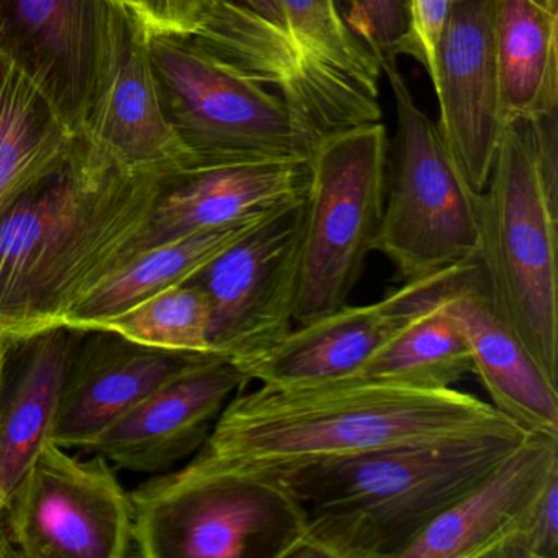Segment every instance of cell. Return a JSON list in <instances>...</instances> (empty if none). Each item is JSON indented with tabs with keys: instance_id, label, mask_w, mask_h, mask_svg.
Here are the masks:
<instances>
[{
	"instance_id": "obj_1",
	"label": "cell",
	"mask_w": 558,
	"mask_h": 558,
	"mask_svg": "<svg viewBox=\"0 0 558 558\" xmlns=\"http://www.w3.org/2000/svg\"><path fill=\"white\" fill-rule=\"evenodd\" d=\"M168 178L130 171L77 136L64 165L0 218V338L27 342L146 251Z\"/></svg>"
},
{
	"instance_id": "obj_2",
	"label": "cell",
	"mask_w": 558,
	"mask_h": 558,
	"mask_svg": "<svg viewBox=\"0 0 558 558\" xmlns=\"http://www.w3.org/2000/svg\"><path fill=\"white\" fill-rule=\"evenodd\" d=\"M525 433L492 403L456 388L377 378L241 388L185 469L277 475L319 460L465 437Z\"/></svg>"
},
{
	"instance_id": "obj_3",
	"label": "cell",
	"mask_w": 558,
	"mask_h": 558,
	"mask_svg": "<svg viewBox=\"0 0 558 558\" xmlns=\"http://www.w3.org/2000/svg\"><path fill=\"white\" fill-rule=\"evenodd\" d=\"M525 434L375 450L277 473L306 506L305 532L293 558H403Z\"/></svg>"
},
{
	"instance_id": "obj_4",
	"label": "cell",
	"mask_w": 558,
	"mask_h": 558,
	"mask_svg": "<svg viewBox=\"0 0 558 558\" xmlns=\"http://www.w3.org/2000/svg\"><path fill=\"white\" fill-rule=\"evenodd\" d=\"M557 243L558 192L542 175L534 123L514 120L480 194L475 259L515 341L558 390Z\"/></svg>"
},
{
	"instance_id": "obj_5",
	"label": "cell",
	"mask_w": 558,
	"mask_h": 558,
	"mask_svg": "<svg viewBox=\"0 0 558 558\" xmlns=\"http://www.w3.org/2000/svg\"><path fill=\"white\" fill-rule=\"evenodd\" d=\"M133 548L145 558H293L306 506L274 475L181 466L130 492Z\"/></svg>"
},
{
	"instance_id": "obj_6",
	"label": "cell",
	"mask_w": 558,
	"mask_h": 558,
	"mask_svg": "<svg viewBox=\"0 0 558 558\" xmlns=\"http://www.w3.org/2000/svg\"><path fill=\"white\" fill-rule=\"evenodd\" d=\"M388 145L384 123L374 122L325 136L310 151L296 323L348 305L377 251Z\"/></svg>"
},
{
	"instance_id": "obj_7",
	"label": "cell",
	"mask_w": 558,
	"mask_h": 558,
	"mask_svg": "<svg viewBox=\"0 0 558 558\" xmlns=\"http://www.w3.org/2000/svg\"><path fill=\"white\" fill-rule=\"evenodd\" d=\"M397 106L377 251L403 280L475 259L480 194L470 187L437 123L411 96L397 60H381Z\"/></svg>"
},
{
	"instance_id": "obj_8",
	"label": "cell",
	"mask_w": 558,
	"mask_h": 558,
	"mask_svg": "<svg viewBox=\"0 0 558 558\" xmlns=\"http://www.w3.org/2000/svg\"><path fill=\"white\" fill-rule=\"evenodd\" d=\"M149 53L162 109L194 166L308 158L312 140L286 102L263 84L187 35L149 28Z\"/></svg>"
},
{
	"instance_id": "obj_9",
	"label": "cell",
	"mask_w": 558,
	"mask_h": 558,
	"mask_svg": "<svg viewBox=\"0 0 558 558\" xmlns=\"http://www.w3.org/2000/svg\"><path fill=\"white\" fill-rule=\"evenodd\" d=\"M2 529L21 557L125 558L132 498L102 456L81 460L47 439L9 498Z\"/></svg>"
},
{
	"instance_id": "obj_10",
	"label": "cell",
	"mask_w": 558,
	"mask_h": 558,
	"mask_svg": "<svg viewBox=\"0 0 558 558\" xmlns=\"http://www.w3.org/2000/svg\"><path fill=\"white\" fill-rule=\"evenodd\" d=\"M303 220L305 197L276 208L191 279L210 303L214 354L241 362L292 329Z\"/></svg>"
},
{
	"instance_id": "obj_11",
	"label": "cell",
	"mask_w": 558,
	"mask_h": 558,
	"mask_svg": "<svg viewBox=\"0 0 558 558\" xmlns=\"http://www.w3.org/2000/svg\"><path fill=\"white\" fill-rule=\"evenodd\" d=\"M187 37L244 76L274 87L313 146L332 133L381 120L380 96L313 57L282 27L238 0H225Z\"/></svg>"
},
{
	"instance_id": "obj_12",
	"label": "cell",
	"mask_w": 558,
	"mask_h": 558,
	"mask_svg": "<svg viewBox=\"0 0 558 558\" xmlns=\"http://www.w3.org/2000/svg\"><path fill=\"white\" fill-rule=\"evenodd\" d=\"M81 136L130 171L172 179L194 166L162 109L148 22L122 0H107L96 80Z\"/></svg>"
},
{
	"instance_id": "obj_13",
	"label": "cell",
	"mask_w": 558,
	"mask_h": 558,
	"mask_svg": "<svg viewBox=\"0 0 558 558\" xmlns=\"http://www.w3.org/2000/svg\"><path fill=\"white\" fill-rule=\"evenodd\" d=\"M397 292L446 313L462 332L493 407L525 433L558 434V390L532 364L496 310L478 260L403 280Z\"/></svg>"
},
{
	"instance_id": "obj_14",
	"label": "cell",
	"mask_w": 558,
	"mask_h": 558,
	"mask_svg": "<svg viewBox=\"0 0 558 558\" xmlns=\"http://www.w3.org/2000/svg\"><path fill=\"white\" fill-rule=\"evenodd\" d=\"M439 129L466 182L482 194L501 136L493 0H457L436 50Z\"/></svg>"
},
{
	"instance_id": "obj_15",
	"label": "cell",
	"mask_w": 558,
	"mask_h": 558,
	"mask_svg": "<svg viewBox=\"0 0 558 558\" xmlns=\"http://www.w3.org/2000/svg\"><path fill=\"white\" fill-rule=\"evenodd\" d=\"M107 0H0V53L83 133L96 80Z\"/></svg>"
},
{
	"instance_id": "obj_16",
	"label": "cell",
	"mask_w": 558,
	"mask_h": 558,
	"mask_svg": "<svg viewBox=\"0 0 558 558\" xmlns=\"http://www.w3.org/2000/svg\"><path fill=\"white\" fill-rule=\"evenodd\" d=\"M247 384L231 359L207 355L126 411L90 452L126 472H169L204 447L228 401Z\"/></svg>"
},
{
	"instance_id": "obj_17",
	"label": "cell",
	"mask_w": 558,
	"mask_h": 558,
	"mask_svg": "<svg viewBox=\"0 0 558 558\" xmlns=\"http://www.w3.org/2000/svg\"><path fill=\"white\" fill-rule=\"evenodd\" d=\"M207 355L146 348L100 329L81 331L50 439L68 450H90L126 411Z\"/></svg>"
},
{
	"instance_id": "obj_18",
	"label": "cell",
	"mask_w": 558,
	"mask_h": 558,
	"mask_svg": "<svg viewBox=\"0 0 558 558\" xmlns=\"http://www.w3.org/2000/svg\"><path fill=\"white\" fill-rule=\"evenodd\" d=\"M555 476L558 434H525L486 478L410 545L403 558H502Z\"/></svg>"
},
{
	"instance_id": "obj_19",
	"label": "cell",
	"mask_w": 558,
	"mask_h": 558,
	"mask_svg": "<svg viewBox=\"0 0 558 558\" xmlns=\"http://www.w3.org/2000/svg\"><path fill=\"white\" fill-rule=\"evenodd\" d=\"M308 181V158H243L194 166L166 182L153 208L146 250L263 217L305 197Z\"/></svg>"
},
{
	"instance_id": "obj_20",
	"label": "cell",
	"mask_w": 558,
	"mask_h": 558,
	"mask_svg": "<svg viewBox=\"0 0 558 558\" xmlns=\"http://www.w3.org/2000/svg\"><path fill=\"white\" fill-rule=\"evenodd\" d=\"M401 322L403 315L387 296L371 305L348 303L299 323L266 351L234 364L259 384L345 380L359 374Z\"/></svg>"
},
{
	"instance_id": "obj_21",
	"label": "cell",
	"mask_w": 558,
	"mask_h": 558,
	"mask_svg": "<svg viewBox=\"0 0 558 558\" xmlns=\"http://www.w3.org/2000/svg\"><path fill=\"white\" fill-rule=\"evenodd\" d=\"M502 125L558 113V0H493Z\"/></svg>"
},
{
	"instance_id": "obj_22",
	"label": "cell",
	"mask_w": 558,
	"mask_h": 558,
	"mask_svg": "<svg viewBox=\"0 0 558 558\" xmlns=\"http://www.w3.org/2000/svg\"><path fill=\"white\" fill-rule=\"evenodd\" d=\"M77 335L57 328L32 338L17 380L0 398V489L5 505L41 444L50 439Z\"/></svg>"
},
{
	"instance_id": "obj_23",
	"label": "cell",
	"mask_w": 558,
	"mask_h": 558,
	"mask_svg": "<svg viewBox=\"0 0 558 558\" xmlns=\"http://www.w3.org/2000/svg\"><path fill=\"white\" fill-rule=\"evenodd\" d=\"M76 140L40 90L0 53V218L64 165Z\"/></svg>"
},
{
	"instance_id": "obj_24",
	"label": "cell",
	"mask_w": 558,
	"mask_h": 558,
	"mask_svg": "<svg viewBox=\"0 0 558 558\" xmlns=\"http://www.w3.org/2000/svg\"><path fill=\"white\" fill-rule=\"evenodd\" d=\"M263 217L197 231L148 247L90 292L68 315L61 328L87 331L96 323L112 318L162 290L189 282Z\"/></svg>"
},
{
	"instance_id": "obj_25",
	"label": "cell",
	"mask_w": 558,
	"mask_h": 558,
	"mask_svg": "<svg viewBox=\"0 0 558 558\" xmlns=\"http://www.w3.org/2000/svg\"><path fill=\"white\" fill-rule=\"evenodd\" d=\"M385 296L403 315V322L355 377L444 390L473 371L469 344L446 313L407 299L397 289Z\"/></svg>"
},
{
	"instance_id": "obj_26",
	"label": "cell",
	"mask_w": 558,
	"mask_h": 558,
	"mask_svg": "<svg viewBox=\"0 0 558 558\" xmlns=\"http://www.w3.org/2000/svg\"><path fill=\"white\" fill-rule=\"evenodd\" d=\"M210 303L194 280L162 290L93 328L116 332L146 348L191 354H214Z\"/></svg>"
},
{
	"instance_id": "obj_27",
	"label": "cell",
	"mask_w": 558,
	"mask_h": 558,
	"mask_svg": "<svg viewBox=\"0 0 558 558\" xmlns=\"http://www.w3.org/2000/svg\"><path fill=\"white\" fill-rule=\"evenodd\" d=\"M279 4L282 28L295 44L380 96V61L349 27L341 0H279Z\"/></svg>"
},
{
	"instance_id": "obj_28",
	"label": "cell",
	"mask_w": 558,
	"mask_h": 558,
	"mask_svg": "<svg viewBox=\"0 0 558 558\" xmlns=\"http://www.w3.org/2000/svg\"><path fill=\"white\" fill-rule=\"evenodd\" d=\"M351 31L374 51L378 61L397 60L398 45L408 31V0H344Z\"/></svg>"
},
{
	"instance_id": "obj_29",
	"label": "cell",
	"mask_w": 558,
	"mask_h": 558,
	"mask_svg": "<svg viewBox=\"0 0 558 558\" xmlns=\"http://www.w3.org/2000/svg\"><path fill=\"white\" fill-rule=\"evenodd\" d=\"M457 0H408V31L397 47V58L411 57L423 64L430 83L436 77V50Z\"/></svg>"
},
{
	"instance_id": "obj_30",
	"label": "cell",
	"mask_w": 558,
	"mask_h": 558,
	"mask_svg": "<svg viewBox=\"0 0 558 558\" xmlns=\"http://www.w3.org/2000/svg\"><path fill=\"white\" fill-rule=\"evenodd\" d=\"M502 558H558V476L548 483Z\"/></svg>"
},
{
	"instance_id": "obj_31",
	"label": "cell",
	"mask_w": 558,
	"mask_h": 558,
	"mask_svg": "<svg viewBox=\"0 0 558 558\" xmlns=\"http://www.w3.org/2000/svg\"><path fill=\"white\" fill-rule=\"evenodd\" d=\"M223 2L225 0H140L138 11L151 31L191 35Z\"/></svg>"
},
{
	"instance_id": "obj_32",
	"label": "cell",
	"mask_w": 558,
	"mask_h": 558,
	"mask_svg": "<svg viewBox=\"0 0 558 558\" xmlns=\"http://www.w3.org/2000/svg\"><path fill=\"white\" fill-rule=\"evenodd\" d=\"M241 4L246 5L251 11L256 12L260 17L266 21L272 22V24L282 27L283 17L282 11H280L279 0H238Z\"/></svg>"
},
{
	"instance_id": "obj_33",
	"label": "cell",
	"mask_w": 558,
	"mask_h": 558,
	"mask_svg": "<svg viewBox=\"0 0 558 558\" xmlns=\"http://www.w3.org/2000/svg\"><path fill=\"white\" fill-rule=\"evenodd\" d=\"M5 498L4 493L0 489V557H14V550L9 545L8 537H5L4 529H2V514H4Z\"/></svg>"
},
{
	"instance_id": "obj_34",
	"label": "cell",
	"mask_w": 558,
	"mask_h": 558,
	"mask_svg": "<svg viewBox=\"0 0 558 558\" xmlns=\"http://www.w3.org/2000/svg\"><path fill=\"white\" fill-rule=\"evenodd\" d=\"M11 344H14V342L0 338V395H2V380H4L5 361H8V352Z\"/></svg>"
},
{
	"instance_id": "obj_35",
	"label": "cell",
	"mask_w": 558,
	"mask_h": 558,
	"mask_svg": "<svg viewBox=\"0 0 558 558\" xmlns=\"http://www.w3.org/2000/svg\"><path fill=\"white\" fill-rule=\"evenodd\" d=\"M122 2L133 5V8L140 9V0H122Z\"/></svg>"
}]
</instances>
